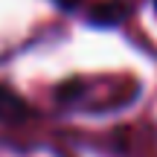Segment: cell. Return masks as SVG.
Wrapping results in <instances>:
<instances>
[{
	"label": "cell",
	"instance_id": "6da1fadb",
	"mask_svg": "<svg viewBox=\"0 0 157 157\" xmlns=\"http://www.w3.org/2000/svg\"><path fill=\"white\" fill-rule=\"evenodd\" d=\"M23 102L17 99V96H12L9 90H3L0 87V113H3V117H17V113L23 111Z\"/></svg>",
	"mask_w": 157,
	"mask_h": 157
},
{
	"label": "cell",
	"instance_id": "7a4b0ae2",
	"mask_svg": "<svg viewBox=\"0 0 157 157\" xmlns=\"http://www.w3.org/2000/svg\"><path fill=\"white\" fill-rule=\"evenodd\" d=\"M125 6L122 3H111V6H96V9H93V17H96V21H102V23H105V21H119V17H122L125 15Z\"/></svg>",
	"mask_w": 157,
	"mask_h": 157
}]
</instances>
